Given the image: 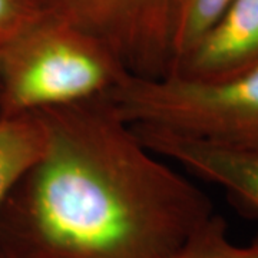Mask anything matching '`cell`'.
Here are the masks:
<instances>
[{"instance_id":"8992f818","label":"cell","mask_w":258,"mask_h":258,"mask_svg":"<svg viewBox=\"0 0 258 258\" xmlns=\"http://www.w3.org/2000/svg\"><path fill=\"white\" fill-rule=\"evenodd\" d=\"M257 66L258 0H232L169 74L220 82Z\"/></svg>"},{"instance_id":"277c9868","label":"cell","mask_w":258,"mask_h":258,"mask_svg":"<svg viewBox=\"0 0 258 258\" xmlns=\"http://www.w3.org/2000/svg\"><path fill=\"white\" fill-rule=\"evenodd\" d=\"M45 9L98 37L131 75L157 78L171 69L178 0H42Z\"/></svg>"},{"instance_id":"30bf717a","label":"cell","mask_w":258,"mask_h":258,"mask_svg":"<svg viewBox=\"0 0 258 258\" xmlns=\"http://www.w3.org/2000/svg\"><path fill=\"white\" fill-rule=\"evenodd\" d=\"M46 12L42 0H0V56Z\"/></svg>"},{"instance_id":"ba28073f","label":"cell","mask_w":258,"mask_h":258,"mask_svg":"<svg viewBox=\"0 0 258 258\" xmlns=\"http://www.w3.org/2000/svg\"><path fill=\"white\" fill-rule=\"evenodd\" d=\"M168 258H258V234L245 245L234 244L227 221L214 212Z\"/></svg>"},{"instance_id":"9c48e42d","label":"cell","mask_w":258,"mask_h":258,"mask_svg":"<svg viewBox=\"0 0 258 258\" xmlns=\"http://www.w3.org/2000/svg\"><path fill=\"white\" fill-rule=\"evenodd\" d=\"M231 2L232 0H178L172 29L169 72L195 46Z\"/></svg>"},{"instance_id":"8fae6325","label":"cell","mask_w":258,"mask_h":258,"mask_svg":"<svg viewBox=\"0 0 258 258\" xmlns=\"http://www.w3.org/2000/svg\"><path fill=\"white\" fill-rule=\"evenodd\" d=\"M0 258H10V257H8L5 252H2V251H0Z\"/></svg>"},{"instance_id":"5b68a950","label":"cell","mask_w":258,"mask_h":258,"mask_svg":"<svg viewBox=\"0 0 258 258\" xmlns=\"http://www.w3.org/2000/svg\"><path fill=\"white\" fill-rule=\"evenodd\" d=\"M132 128L159 157L189 175L217 185L244 217L258 220V138L215 142L149 126Z\"/></svg>"},{"instance_id":"3957f363","label":"cell","mask_w":258,"mask_h":258,"mask_svg":"<svg viewBox=\"0 0 258 258\" xmlns=\"http://www.w3.org/2000/svg\"><path fill=\"white\" fill-rule=\"evenodd\" d=\"M108 98L132 126L215 142L258 138V66L220 82L174 74L157 78L129 74Z\"/></svg>"},{"instance_id":"6da1fadb","label":"cell","mask_w":258,"mask_h":258,"mask_svg":"<svg viewBox=\"0 0 258 258\" xmlns=\"http://www.w3.org/2000/svg\"><path fill=\"white\" fill-rule=\"evenodd\" d=\"M36 115L45 152L0 212L8 257L168 258L215 212L108 95Z\"/></svg>"},{"instance_id":"52a82bcc","label":"cell","mask_w":258,"mask_h":258,"mask_svg":"<svg viewBox=\"0 0 258 258\" xmlns=\"http://www.w3.org/2000/svg\"><path fill=\"white\" fill-rule=\"evenodd\" d=\"M45 147L46 132L39 115L0 116V212Z\"/></svg>"},{"instance_id":"7a4b0ae2","label":"cell","mask_w":258,"mask_h":258,"mask_svg":"<svg viewBox=\"0 0 258 258\" xmlns=\"http://www.w3.org/2000/svg\"><path fill=\"white\" fill-rule=\"evenodd\" d=\"M126 75L98 37L46 12L0 56V116L102 98Z\"/></svg>"}]
</instances>
